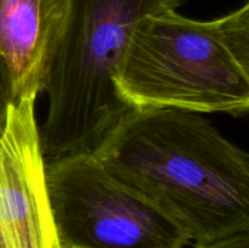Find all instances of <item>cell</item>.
I'll list each match as a JSON object with an SVG mask.
<instances>
[{
    "label": "cell",
    "instance_id": "obj_6",
    "mask_svg": "<svg viewBox=\"0 0 249 248\" xmlns=\"http://www.w3.org/2000/svg\"><path fill=\"white\" fill-rule=\"evenodd\" d=\"M68 0H0V72L11 101L44 91Z\"/></svg>",
    "mask_w": 249,
    "mask_h": 248
},
{
    "label": "cell",
    "instance_id": "obj_4",
    "mask_svg": "<svg viewBox=\"0 0 249 248\" xmlns=\"http://www.w3.org/2000/svg\"><path fill=\"white\" fill-rule=\"evenodd\" d=\"M61 248H189L186 232L117 179L92 152L46 162Z\"/></svg>",
    "mask_w": 249,
    "mask_h": 248
},
{
    "label": "cell",
    "instance_id": "obj_2",
    "mask_svg": "<svg viewBox=\"0 0 249 248\" xmlns=\"http://www.w3.org/2000/svg\"><path fill=\"white\" fill-rule=\"evenodd\" d=\"M184 0H68L65 26L53 51L44 91L49 111L41 135L53 158L94 152L131 111L116 77L138 24L177 10Z\"/></svg>",
    "mask_w": 249,
    "mask_h": 248
},
{
    "label": "cell",
    "instance_id": "obj_1",
    "mask_svg": "<svg viewBox=\"0 0 249 248\" xmlns=\"http://www.w3.org/2000/svg\"><path fill=\"white\" fill-rule=\"evenodd\" d=\"M92 153L195 243L249 226V153L201 113L131 109Z\"/></svg>",
    "mask_w": 249,
    "mask_h": 248
},
{
    "label": "cell",
    "instance_id": "obj_3",
    "mask_svg": "<svg viewBox=\"0 0 249 248\" xmlns=\"http://www.w3.org/2000/svg\"><path fill=\"white\" fill-rule=\"evenodd\" d=\"M116 87L134 109L249 112V80L224 44L215 19L196 21L177 10L150 15L138 24Z\"/></svg>",
    "mask_w": 249,
    "mask_h": 248
},
{
    "label": "cell",
    "instance_id": "obj_7",
    "mask_svg": "<svg viewBox=\"0 0 249 248\" xmlns=\"http://www.w3.org/2000/svg\"><path fill=\"white\" fill-rule=\"evenodd\" d=\"M224 44L249 80V0L231 14L215 19Z\"/></svg>",
    "mask_w": 249,
    "mask_h": 248
},
{
    "label": "cell",
    "instance_id": "obj_5",
    "mask_svg": "<svg viewBox=\"0 0 249 248\" xmlns=\"http://www.w3.org/2000/svg\"><path fill=\"white\" fill-rule=\"evenodd\" d=\"M36 100L10 102L0 126V230L9 248H61Z\"/></svg>",
    "mask_w": 249,
    "mask_h": 248
},
{
    "label": "cell",
    "instance_id": "obj_10",
    "mask_svg": "<svg viewBox=\"0 0 249 248\" xmlns=\"http://www.w3.org/2000/svg\"><path fill=\"white\" fill-rule=\"evenodd\" d=\"M0 248H9V246H7L6 241H5L4 235H2L1 230H0Z\"/></svg>",
    "mask_w": 249,
    "mask_h": 248
},
{
    "label": "cell",
    "instance_id": "obj_8",
    "mask_svg": "<svg viewBox=\"0 0 249 248\" xmlns=\"http://www.w3.org/2000/svg\"><path fill=\"white\" fill-rule=\"evenodd\" d=\"M192 248H249V226L209 242L195 243Z\"/></svg>",
    "mask_w": 249,
    "mask_h": 248
},
{
    "label": "cell",
    "instance_id": "obj_9",
    "mask_svg": "<svg viewBox=\"0 0 249 248\" xmlns=\"http://www.w3.org/2000/svg\"><path fill=\"white\" fill-rule=\"evenodd\" d=\"M11 101L9 95V90H7L6 83H5L4 77H2L1 72H0V126L4 123L5 116H6L7 107Z\"/></svg>",
    "mask_w": 249,
    "mask_h": 248
}]
</instances>
